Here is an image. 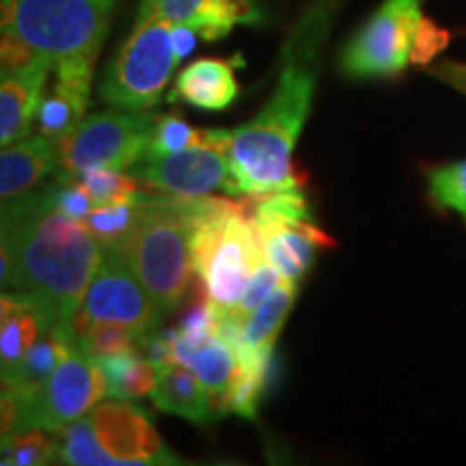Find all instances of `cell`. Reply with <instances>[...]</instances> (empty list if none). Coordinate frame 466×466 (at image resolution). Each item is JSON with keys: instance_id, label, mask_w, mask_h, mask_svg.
Listing matches in <instances>:
<instances>
[{"instance_id": "1", "label": "cell", "mask_w": 466, "mask_h": 466, "mask_svg": "<svg viewBox=\"0 0 466 466\" xmlns=\"http://www.w3.org/2000/svg\"><path fill=\"white\" fill-rule=\"evenodd\" d=\"M102 253L100 240L80 220L58 212L52 186L3 203V291H17L42 309L50 333L78 339L74 318Z\"/></svg>"}, {"instance_id": "2", "label": "cell", "mask_w": 466, "mask_h": 466, "mask_svg": "<svg viewBox=\"0 0 466 466\" xmlns=\"http://www.w3.org/2000/svg\"><path fill=\"white\" fill-rule=\"evenodd\" d=\"M341 0H313L283 46L281 72L270 100L233 132L229 162L240 195L296 188L291 151L313 106L319 55Z\"/></svg>"}, {"instance_id": "3", "label": "cell", "mask_w": 466, "mask_h": 466, "mask_svg": "<svg viewBox=\"0 0 466 466\" xmlns=\"http://www.w3.org/2000/svg\"><path fill=\"white\" fill-rule=\"evenodd\" d=\"M197 199H147L138 206L132 229L115 248L149 291L162 316L182 302L192 272L190 238Z\"/></svg>"}, {"instance_id": "4", "label": "cell", "mask_w": 466, "mask_h": 466, "mask_svg": "<svg viewBox=\"0 0 466 466\" xmlns=\"http://www.w3.org/2000/svg\"><path fill=\"white\" fill-rule=\"evenodd\" d=\"M190 253L192 268L220 313L236 309L255 268L266 259L250 217H244L236 203L208 197L197 199Z\"/></svg>"}, {"instance_id": "5", "label": "cell", "mask_w": 466, "mask_h": 466, "mask_svg": "<svg viewBox=\"0 0 466 466\" xmlns=\"http://www.w3.org/2000/svg\"><path fill=\"white\" fill-rule=\"evenodd\" d=\"M445 46L447 33L423 14V0H384L343 46L339 69L352 80L393 78Z\"/></svg>"}, {"instance_id": "6", "label": "cell", "mask_w": 466, "mask_h": 466, "mask_svg": "<svg viewBox=\"0 0 466 466\" xmlns=\"http://www.w3.org/2000/svg\"><path fill=\"white\" fill-rule=\"evenodd\" d=\"M121 0H0L3 37L25 44L52 66L96 61Z\"/></svg>"}, {"instance_id": "7", "label": "cell", "mask_w": 466, "mask_h": 466, "mask_svg": "<svg viewBox=\"0 0 466 466\" xmlns=\"http://www.w3.org/2000/svg\"><path fill=\"white\" fill-rule=\"evenodd\" d=\"M61 462L74 466L179 464L141 406L115 400L96 404L61 432Z\"/></svg>"}, {"instance_id": "8", "label": "cell", "mask_w": 466, "mask_h": 466, "mask_svg": "<svg viewBox=\"0 0 466 466\" xmlns=\"http://www.w3.org/2000/svg\"><path fill=\"white\" fill-rule=\"evenodd\" d=\"M177 63L173 25L149 3L141 0L132 33L104 69L100 97L119 108H154L160 102Z\"/></svg>"}, {"instance_id": "9", "label": "cell", "mask_w": 466, "mask_h": 466, "mask_svg": "<svg viewBox=\"0 0 466 466\" xmlns=\"http://www.w3.org/2000/svg\"><path fill=\"white\" fill-rule=\"evenodd\" d=\"M106 395L108 380L102 363L74 343L31 401L20 404L14 393L3 389V432L15 434L26 428L61 432Z\"/></svg>"}, {"instance_id": "10", "label": "cell", "mask_w": 466, "mask_h": 466, "mask_svg": "<svg viewBox=\"0 0 466 466\" xmlns=\"http://www.w3.org/2000/svg\"><path fill=\"white\" fill-rule=\"evenodd\" d=\"M156 116L147 110H100L85 116L69 137L56 141L58 167L66 173L104 167L126 171L143 158Z\"/></svg>"}, {"instance_id": "11", "label": "cell", "mask_w": 466, "mask_h": 466, "mask_svg": "<svg viewBox=\"0 0 466 466\" xmlns=\"http://www.w3.org/2000/svg\"><path fill=\"white\" fill-rule=\"evenodd\" d=\"M250 220L259 233L268 261L277 268L279 275L294 283L307 275L322 244H335L313 225L311 209L299 186L258 195Z\"/></svg>"}, {"instance_id": "12", "label": "cell", "mask_w": 466, "mask_h": 466, "mask_svg": "<svg viewBox=\"0 0 466 466\" xmlns=\"http://www.w3.org/2000/svg\"><path fill=\"white\" fill-rule=\"evenodd\" d=\"M165 318L149 291L121 258L115 247H104L100 268L86 289L83 307L74 318L76 335H83L93 322L130 326L141 337L156 333Z\"/></svg>"}, {"instance_id": "13", "label": "cell", "mask_w": 466, "mask_h": 466, "mask_svg": "<svg viewBox=\"0 0 466 466\" xmlns=\"http://www.w3.org/2000/svg\"><path fill=\"white\" fill-rule=\"evenodd\" d=\"M127 171L138 184L177 199H201L214 190L240 195L231 171L229 147L217 143L195 145L162 156H143Z\"/></svg>"}, {"instance_id": "14", "label": "cell", "mask_w": 466, "mask_h": 466, "mask_svg": "<svg viewBox=\"0 0 466 466\" xmlns=\"http://www.w3.org/2000/svg\"><path fill=\"white\" fill-rule=\"evenodd\" d=\"M55 69L50 58L33 55L14 66H3L0 76V145L9 147L33 130L44 100V86Z\"/></svg>"}, {"instance_id": "15", "label": "cell", "mask_w": 466, "mask_h": 466, "mask_svg": "<svg viewBox=\"0 0 466 466\" xmlns=\"http://www.w3.org/2000/svg\"><path fill=\"white\" fill-rule=\"evenodd\" d=\"M167 339L171 348V359L201 378L212 393L214 408L218 415H223L225 398L231 391L238 370H240V360L233 348L218 335V330L182 333L175 329L167 335Z\"/></svg>"}, {"instance_id": "16", "label": "cell", "mask_w": 466, "mask_h": 466, "mask_svg": "<svg viewBox=\"0 0 466 466\" xmlns=\"http://www.w3.org/2000/svg\"><path fill=\"white\" fill-rule=\"evenodd\" d=\"M93 66L96 61L72 58V61L56 63L52 69L56 76L55 85L48 93H44L37 113L39 132L52 141L69 137L85 119L91 100Z\"/></svg>"}, {"instance_id": "17", "label": "cell", "mask_w": 466, "mask_h": 466, "mask_svg": "<svg viewBox=\"0 0 466 466\" xmlns=\"http://www.w3.org/2000/svg\"><path fill=\"white\" fill-rule=\"evenodd\" d=\"M173 26H188L206 42H217L233 28L266 20L255 0H145Z\"/></svg>"}, {"instance_id": "18", "label": "cell", "mask_w": 466, "mask_h": 466, "mask_svg": "<svg viewBox=\"0 0 466 466\" xmlns=\"http://www.w3.org/2000/svg\"><path fill=\"white\" fill-rule=\"evenodd\" d=\"M149 398L160 410L192 423L206 425L218 417L212 393L201 378L173 359L158 365V382Z\"/></svg>"}, {"instance_id": "19", "label": "cell", "mask_w": 466, "mask_h": 466, "mask_svg": "<svg viewBox=\"0 0 466 466\" xmlns=\"http://www.w3.org/2000/svg\"><path fill=\"white\" fill-rule=\"evenodd\" d=\"M58 167L56 141L46 134H28L26 138L9 147H3L0 154V199L7 203L26 195L33 186L50 175Z\"/></svg>"}, {"instance_id": "20", "label": "cell", "mask_w": 466, "mask_h": 466, "mask_svg": "<svg viewBox=\"0 0 466 466\" xmlns=\"http://www.w3.org/2000/svg\"><path fill=\"white\" fill-rule=\"evenodd\" d=\"M52 324L35 302L17 291H3L0 313V370L3 378L11 376L31 348L48 335Z\"/></svg>"}, {"instance_id": "21", "label": "cell", "mask_w": 466, "mask_h": 466, "mask_svg": "<svg viewBox=\"0 0 466 466\" xmlns=\"http://www.w3.org/2000/svg\"><path fill=\"white\" fill-rule=\"evenodd\" d=\"M240 93L229 61L199 58L184 67L175 78L171 100H184L201 110H225Z\"/></svg>"}, {"instance_id": "22", "label": "cell", "mask_w": 466, "mask_h": 466, "mask_svg": "<svg viewBox=\"0 0 466 466\" xmlns=\"http://www.w3.org/2000/svg\"><path fill=\"white\" fill-rule=\"evenodd\" d=\"M78 343L76 339H67V337L58 333H48L42 337L31 352L22 359V363L15 367V371L7 378H3V389H7L17 398L20 404L31 401L35 395L44 389V384L50 380L55 370L66 359L67 350Z\"/></svg>"}, {"instance_id": "23", "label": "cell", "mask_w": 466, "mask_h": 466, "mask_svg": "<svg viewBox=\"0 0 466 466\" xmlns=\"http://www.w3.org/2000/svg\"><path fill=\"white\" fill-rule=\"evenodd\" d=\"M108 380V395L113 400H141L151 395L158 382V365L143 357L137 348L115 357L100 359Z\"/></svg>"}, {"instance_id": "24", "label": "cell", "mask_w": 466, "mask_h": 466, "mask_svg": "<svg viewBox=\"0 0 466 466\" xmlns=\"http://www.w3.org/2000/svg\"><path fill=\"white\" fill-rule=\"evenodd\" d=\"M72 175V173H69ZM76 182L89 192L91 201L96 208L102 206H138V203L147 201L149 197L138 190V182L132 175H126L116 168L91 167L83 171L74 173Z\"/></svg>"}, {"instance_id": "25", "label": "cell", "mask_w": 466, "mask_h": 466, "mask_svg": "<svg viewBox=\"0 0 466 466\" xmlns=\"http://www.w3.org/2000/svg\"><path fill=\"white\" fill-rule=\"evenodd\" d=\"M61 462V436L46 428H26L3 439V464L39 466Z\"/></svg>"}, {"instance_id": "26", "label": "cell", "mask_w": 466, "mask_h": 466, "mask_svg": "<svg viewBox=\"0 0 466 466\" xmlns=\"http://www.w3.org/2000/svg\"><path fill=\"white\" fill-rule=\"evenodd\" d=\"M206 143H217L223 145V147H229V134H227V130H197V127L188 126L179 116L168 115L162 116V119H156L149 147L145 149L143 156L171 154V151Z\"/></svg>"}, {"instance_id": "27", "label": "cell", "mask_w": 466, "mask_h": 466, "mask_svg": "<svg viewBox=\"0 0 466 466\" xmlns=\"http://www.w3.org/2000/svg\"><path fill=\"white\" fill-rule=\"evenodd\" d=\"M78 343L89 357L100 360L138 348L141 335H138L137 330H132L130 326L124 324L93 322L89 329L78 337Z\"/></svg>"}, {"instance_id": "28", "label": "cell", "mask_w": 466, "mask_h": 466, "mask_svg": "<svg viewBox=\"0 0 466 466\" xmlns=\"http://www.w3.org/2000/svg\"><path fill=\"white\" fill-rule=\"evenodd\" d=\"M428 182L430 195L441 208L453 209L466 218V160L430 168Z\"/></svg>"}, {"instance_id": "29", "label": "cell", "mask_w": 466, "mask_h": 466, "mask_svg": "<svg viewBox=\"0 0 466 466\" xmlns=\"http://www.w3.org/2000/svg\"><path fill=\"white\" fill-rule=\"evenodd\" d=\"M141 206V203H138ZM138 206H102L93 208L86 217L80 220L93 236L100 240L102 247H115L126 238L137 220Z\"/></svg>"}, {"instance_id": "30", "label": "cell", "mask_w": 466, "mask_h": 466, "mask_svg": "<svg viewBox=\"0 0 466 466\" xmlns=\"http://www.w3.org/2000/svg\"><path fill=\"white\" fill-rule=\"evenodd\" d=\"M279 281H281V275H279L277 268L272 266L266 258L258 268H255L253 277L248 279V283H247V288H244V294H242L240 302H238L236 309L227 311V316H229L231 319H236V322L244 324L250 313H253L255 309H258L261 302H264L268 296L272 294V291H275Z\"/></svg>"}, {"instance_id": "31", "label": "cell", "mask_w": 466, "mask_h": 466, "mask_svg": "<svg viewBox=\"0 0 466 466\" xmlns=\"http://www.w3.org/2000/svg\"><path fill=\"white\" fill-rule=\"evenodd\" d=\"M430 76L445 83L451 89L466 96V63L462 61H441L430 67Z\"/></svg>"}, {"instance_id": "32", "label": "cell", "mask_w": 466, "mask_h": 466, "mask_svg": "<svg viewBox=\"0 0 466 466\" xmlns=\"http://www.w3.org/2000/svg\"><path fill=\"white\" fill-rule=\"evenodd\" d=\"M173 44H175V52H177L179 61H182V58L188 56L190 50L195 48L197 33L188 26H173Z\"/></svg>"}]
</instances>
